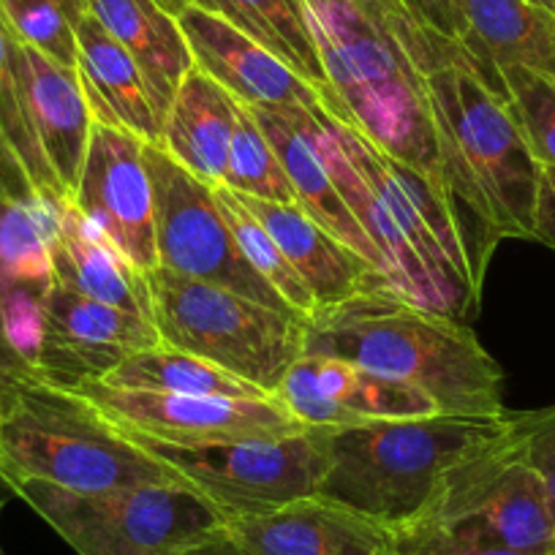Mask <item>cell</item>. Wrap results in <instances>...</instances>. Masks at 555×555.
Masks as SVG:
<instances>
[{"mask_svg":"<svg viewBox=\"0 0 555 555\" xmlns=\"http://www.w3.org/2000/svg\"><path fill=\"white\" fill-rule=\"evenodd\" d=\"M444 185L461 221L468 270L482 295L485 270L504 237L533 240L539 162L509 101L479 79L472 63H447L425 77Z\"/></svg>","mask_w":555,"mask_h":555,"instance_id":"6da1fadb","label":"cell"},{"mask_svg":"<svg viewBox=\"0 0 555 555\" xmlns=\"http://www.w3.org/2000/svg\"><path fill=\"white\" fill-rule=\"evenodd\" d=\"M302 354L338 357L416 387L441 414L504 416V373L461 319L373 289L306 319Z\"/></svg>","mask_w":555,"mask_h":555,"instance_id":"7a4b0ae2","label":"cell"},{"mask_svg":"<svg viewBox=\"0 0 555 555\" xmlns=\"http://www.w3.org/2000/svg\"><path fill=\"white\" fill-rule=\"evenodd\" d=\"M300 3L340 104V122L360 131L384 156L444 185L428 82L400 44L382 3Z\"/></svg>","mask_w":555,"mask_h":555,"instance_id":"3957f363","label":"cell"},{"mask_svg":"<svg viewBox=\"0 0 555 555\" xmlns=\"http://www.w3.org/2000/svg\"><path fill=\"white\" fill-rule=\"evenodd\" d=\"M512 420L515 414H430L319 428L327 468L317 495L400 528L430 509L452 468L504 439Z\"/></svg>","mask_w":555,"mask_h":555,"instance_id":"277c9868","label":"cell"},{"mask_svg":"<svg viewBox=\"0 0 555 555\" xmlns=\"http://www.w3.org/2000/svg\"><path fill=\"white\" fill-rule=\"evenodd\" d=\"M12 479H41L88 495L189 485L133 444L90 400L52 384L25 389L0 414V482Z\"/></svg>","mask_w":555,"mask_h":555,"instance_id":"5b68a950","label":"cell"},{"mask_svg":"<svg viewBox=\"0 0 555 555\" xmlns=\"http://www.w3.org/2000/svg\"><path fill=\"white\" fill-rule=\"evenodd\" d=\"M153 324L162 344L223 367L275 398L302 354L306 319L286 317L223 286L156 267L147 272Z\"/></svg>","mask_w":555,"mask_h":555,"instance_id":"8992f818","label":"cell"},{"mask_svg":"<svg viewBox=\"0 0 555 555\" xmlns=\"http://www.w3.org/2000/svg\"><path fill=\"white\" fill-rule=\"evenodd\" d=\"M79 555H178L227 528L212 501L189 485L74 493L41 479L7 482Z\"/></svg>","mask_w":555,"mask_h":555,"instance_id":"52a82bcc","label":"cell"},{"mask_svg":"<svg viewBox=\"0 0 555 555\" xmlns=\"http://www.w3.org/2000/svg\"><path fill=\"white\" fill-rule=\"evenodd\" d=\"M122 434L172 466L191 488L212 501L227 520L267 515L292 501L317 495L327 468L319 428L284 439H248L205 447L167 444L131 430Z\"/></svg>","mask_w":555,"mask_h":555,"instance_id":"ba28073f","label":"cell"},{"mask_svg":"<svg viewBox=\"0 0 555 555\" xmlns=\"http://www.w3.org/2000/svg\"><path fill=\"white\" fill-rule=\"evenodd\" d=\"M145 164L156 202L158 267L175 275L223 286L286 317H300L245 261L216 202V191L180 167L162 145L145 142Z\"/></svg>","mask_w":555,"mask_h":555,"instance_id":"9c48e42d","label":"cell"},{"mask_svg":"<svg viewBox=\"0 0 555 555\" xmlns=\"http://www.w3.org/2000/svg\"><path fill=\"white\" fill-rule=\"evenodd\" d=\"M423 517L517 553H555L547 490L522 457L517 414L504 439L447 474Z\"/></svg>","mask_w":555,"mask_h":555,"instance_id":"30bf717a","label":"cell"},{"mask_svg":"<svg viewBox=\"0 0 555 555\" xmlns=\"http://www.w3.org/2000/svg\"><path fill=\"white\" fill-rule=\"evenodd\" d=\"M72 392L90 400L120 430L178 447L284 439L308 430V425H302L278 398H207L122 389L104 382H85Z\"/></svg>","mask_w":555,"mask_h":555,"instance_id":"8fae6325","label":"cell"},{"mask_svg":"<svg viewBox=\"0 0 555 555\" xmlns=\"http://www.w3.org/2000/svg\"><path fill=\"white\" fill-rule=\"evenodd\" d=\"M72 205L139 272L156 270V202L142 139L93 122Z\"/></svg>","mask_w":555,"mask_h":555,"instance_id":"7c38bea8","label":"cell"},{"mask_svg":"<svg viewBox=\"0 0 555 555\" xmlns=\"http://www.w3.org/2000/svg\"><path fill=\"white\" fill-rule=\"evenodd\" d=\"M162 344L151 319L95 302L63 284L44 295V344L39 371L47 384L74 389L101 382L133 351Z\"/></svg>","mask_w":555,"mask_h":555,"instance_id":"4fadbf2b","label":"cell"},{"mask_svg":"<svg viewBox=\"0 0 555 555\" xmlns=\"http://www.w3.org/2000/svg\"><path fill=\"white\" fill-rule=\"evenodd\" d=\"M275 398L308 428H357L382 420L441 414L416 387L338 357L300 354Z\"/></svg>","mask_w":555,"mask_h":555,"instance_id":"5bb4252c","label":"cell"},{"mask_svg":"<svg viewBox=\"0 0 555 555\" xmlns=\"http://www.w3.org/2000/svg\"><path fill=\"white\" fill-rule=\"evenodd\" d=\"M311 128L335 189L344 196L351 216L357 218L362 232L371 237L373 248L382 256L384 286H387L392 295L403 297L405 302H414V306L428 308V311L444 313V317L452 319L466 317V308H463L455 297L447 295V292L441 289L439 281L430 275L425 261L420 259L416 248L409 243L403 229H400L398 218L392 216V210L384 205L382 196L373 191V185L362 178L360 169L351 164V158L346 156L344 147L338 145L335 133L330 131L327 109H324V106L311 112Z\"/></svg>","mask_w":555,"mask_h":555,"instance_id":"9a60e30c","label":"cell"},{"mask_svg":"<svg viewBox=\"0 0 555 555\" xmlns=\"http://www.w3.org/2000/svg\"><path fill=\"white\" fill-rule=\"evenodd\" d=\"M194 66L248 106H302L319 109L322 95L281 57L245 36L234 25L202 7H189L178 17Z\"/></svg>","mask_w":555,"mask_h":555,"instance_id":"2e32d148","label":"cell"},{"mask_svg":"<svg viewBox=\"0 0 555 555\" xmlns=\"http://www.w3.org/2000/svg\"><path fill=\"white\" fill-rule=\"evenodd\" d=\"M245 555H392V528L322 495L227 520Z\"/></svg>","mask_w":555,"mask_h":555,"instance_id":"e0dca14e","label":"cell"},{"mask_svg":"<svg viewBox=\"0 0 555 555\" xmlns=\"http://www.w3.org/2000/svg\"><path fill=\"white\" fill-rule=\"evenodd\" d=\"M12 52L20 90L41 153L68 199H74L93 131V115L77 68L61 66L41 52L20 44L17 39H12Z\"/></svg>","mask_w":555,"mask_h":555,"instance_id":"ac0fdd59","label":"cell"},{"mask_svg":"<svg viewBox=\"0 0 555 555\" xmlns=\"http://www.w3.org/2000/svg\"><path fill=\"white\" fill-rule=\"evenodd\" d=\"M256 122L264 131L267 142L275 151L278 162L289 178L295 199L319 227L327 229L333 237L349 245L351 250L371 261L382 275V256L373 248L371 237L362 232L357 218L351 216L349 205L335 189L330 169L319 153L317 139L311 128V112L302 106H250Z\"/></svg>","mask_w":555,"mask_h":555,"instance_id":"d6986e66","label":"cell"},{"mask_svg":"<svg viewBox=\"0 0 555 555\" xmlns=\"http://www.w3.org/2000/svg\"><path fill=\"white\" fill-rule=\"evenodd\" d=\"M237 199L264 223L313 295L317 308L335 306L373 289H387L371 261L319 227L300 205H281L243 194H237Z\"/></svg>","mask_w":555,"mask_h":555,"instance_id":"ffe728a7","label":"cell"},{"mask_svg":"<svg viewBox=\"0 0 555 555\" xmlns=\"http://www.w3.org/2000/svg\"><path fill=\"white\" fill-rule=\"evenodd\" d=\"M463 50L488 88L506 99L504 68H528L555 79V12L531 0H461Z\"/></svg>","mask_w":555,"mask_h":555,"instance_id":"44dd1931","label":"cell"},{"mask_svg":"<svg viewBox=\"0 0 555 555\" xmlns=\"http://www.w3.org/2000/svg\"><path fill=\"white\" fill-rule=\"evenodd\" d=\"M90 14L133 57L145 79L158 126H164L180 85L194 68V55L178 17L158 7L156 0H90Z\"/></svg>","mask_w":555,"mask_h":555,"instance_id":"7402d4cb","label":"cell"},{"mask_svg":"<svg viewBox=\"0 0 555 555\" xmlns=\"http://www.w3.org/2000/svg\"><path fill=\"white\" fill-rule=\"evenodd\" d=\"M77 77L93 122L131 131L147 145L162 142V126L142 72L90 12L77 28Z\"/></svg>","mask_w":555,"mask_h":555,"instance_id":"603a6c76","label":"cell"},{"mask_svg":"<svg viewBox=\"0 0 555 555\" xmlns=\"http://www.w3.org/2000/svg\"><path fill=\"white\" fill-rule=\"evenodd\" d=\"M234 104L237 99L229 90L194 66L180 85L162 126L158 145L210 189L223 185L227 175Z\"/></svg>","mask_w":555,"mask_h":555,"instance_id":"cb8c5ba5","label":"cell"},{"mask_svg":"<svg viewBox=\"0 0 555 555\" xmlns=\"http://www.w3.org/2000/svg\"><path fill=\"white\" fill-rule=\"evenodd\" d=\"M52 264L57 284L153 322V300L145 272L122 259L115 245L95 232L72 202L63 216L61 240L52 248Z\"/></svg>","mask_w":555,"mask_h":555,"instance_id":"d4e9b609","label":"cell"},{"mask_svg":"<svg viewBox=\"0 0 555 555\" xmlns=\"http://www.w3.org/2000/svg\"><path fill=\"white\" fill-rule=\"evenodd\" d=\"M196 7L223 17L281 57L286 66L295 68L308 85L319 90L324 109L340 120V104L327 82L300 0H196Z\"/></svg>","mask_w":555,"mask_h":555,"instance_id":"484cf974","label":"cell"},{"mask_svg":"<svg viewBox=\"0 0 555 555\" xmlns=\"http://www.w3.org/2000/svg\"><path fill=\"white\" fill-rule=\"evenodd\" d=\"M72 199L34 194L25 202L0 199V286L23 284L50 292L55 284L52 248L63 232Z\"/></svg>","mask_w":555,"mask_h":555,"instance_id":"4316f807","label":"cell"},{"mask_svg":"<svg viewBox=\"0 0 555 555\" xmlns=\"http://www.w3.org/2000/svg\"><path fill=\"white\" fill-rule=\"evenodd\" d=\"M109 387L151 389V392L207 395V398H270L254 384L232 376L212 362L199 360L189 351L158 344L153 349L133 351L112 373L101 378Z\"/></svg>","mask_w":555,"mask_h":555,"instance_id":"83f0119b","label":"cell"},{"mask_svg":"<svg viewBox=\"0 0 555 555\" xmlns=\"http://www.w3.org/2000/svg\"><path fill=\"white\" fill-rule=\"evenodd\" d=\"M216 202L223 212V221L229 223L234 234V243L243 250L245 261L264 278L267 284L284 297L302 319L311 317L317 311V300L308 292V286L302 284V278L297 275L295 267L289 264V259L284 256V250L278 248L275 240L270 237V232L264 229V223L237 199L234 191H229L227 185H218Z\"/></svg>","mask_w":555,"mask_h":555,"instance_id":"f1b7e54d","label":"cell"},{"mask_svg":"<svg viewBox=\"0 0 555 555\" xmlns=\"http://www.w3.org/2000/svg\"><path fill=\"white\" fill-rule=\"evenodd\" d=\"M90 0H0V23L12 39L66 68H77V28Z\"/></svg>","mask_w":555,"mask_h":555,"instance_id":"f546056e","label":"cell"},{"mask_svg":"<svg viewBox=\"0 0 555 555\" xmlns=\"http://www.w3.org/2000/svg\"><path fill=\"white\" fill-rule=\"evenodd\" d=\"M223 185L234 194L254 196V199L297 205L284 167L267 142L261 126L256 122L250 106L243 101L234 104V133L232 145H229Z\"/></svg>","mask_w":555,"mask_h":555,"instance_id":"4dcf8cb0","label":"cell"},{"mask_svg":"<svg viewBox=\"0 0 555 555\" xmlns=\"http://www.w3.org/2000/svg\"><path fill=\"white\" fill-rule=\"evenodd\" d=\"M0 131L9 139V145L17 153L20 162H23L34 189L39 194H52L68 199L61 180L55 178V172L47 164L44 153L39 147V139L34 133V126H30L28 106H25L17 68H14L12 36L3 28V23H0Z\"/></svg>","mask_w":555,"mask_h":555,"instance_id":"1f68e13d","label":"cell"},{"mask_svg":"<svg viewBox=\"0 0 555 555\" xmlns=\"http://www.w3.org/2000/svg\"><path fill=\"white\" fill-rule=\"evenodd\" d=\"M515 120L539 167H555V79L528 68L501 72Z\"/></svg>","mask_w":555,"mask_h":555,"instance_id":"d6a6232c","label":"cell"},{"mask_svg":"<svg viewBox=\"0 0 555 555\" xmlns=\"http://www.w3.org/2000/svg\"><path fill=\"white\" fill-rule=\"evenodd\" d=\"M392 555H533L506 550L482 537L430 520V517H416L405 526L392 528Z\"/></svg>","mask_w":555,"mask_h":555,"instance_id":"836d02e7","label":"cell"},{"mask_svg":"<svg viewBox=\"0 0 555 555\" xmlns=\"http://www.w3.org/2000/svg\"><path fill=\"white\" fill-rule=\"evenodd\" d=\"M44 295L47 292L23 284L0 286L3 333L9 346L34 367H39L41 344H44Z\"/></svg>","mask_w":555,"mask_h":555,"instance_id":"e575fe53","label":"cell"},{"mask_svg":"<svg viewBox=\"0 0 555 555\" xmlns=\"http://www.w3.org/2000/svg\"><path fill=\"white\" fill-rule=\"evenodd\" d=\"M517 436H520L522 457L547 490L550 512L555 520V405L517 414Z\"/></svg>","mask_w":555,"mask_h":555,"instance_id":"d590c367","label":"cell"},{"mask_svg":"<svg viewBox=\"0 0 555 555\" xmlns=\"http://www.w3.org/2000/svg\"><path fill=\"white\" fill-rule=\"evenodd\" d=\"M47 384L39 367L25 362L17 351L9 346L7 333H3V322H0V414L30 387Z\"/></svg>","mask_w":555,"mask_h":555,"instance_id":"8d00e7d4","label":"cell"},{"mask_svg":"<svg viewBox=\"0 0 555 555\" xmlns=\"http://www.w3.org/2000/svg\"><path fill=\"white\" fill-rule=\"evenodd\" d=\"M398 3L411 17L420 20L425 28L436 30L444 39L461 44L463 36H466V20H463L461 0H398Z\"/></svg>","mask_w":555,"mask_h":555,"instance_id":"74e56055","label":"cell"},{"mask_svg":"<svg viewBox=\"0 0 555 555\" xmlns=\"http://www.w3.org/2000/svg\"><path fill=\"white\" fill-rule=\"evenodd\" d=\"M34 194H39V191L34 189L23 162H20L17 153L9 145V139L0 131V199L25 202Z\"/></svg>","mask_w":555,"mask_h":555,"instance_id":"f35d334b","label":"cell"},{"mask_svg":"<svg viewBox=\"0 0 555 555\" xmlns=\"http://www.w3.org/2000/svg\"><path fill=\"white\" fill-rule=\"evenodd\" d=\"M533 240L555 250V167L539 172L537 210H533Z\"/></svg>","mask_w":555,"mask_h":555,"instance_id":"ab89813d","label":"cell"},{"mask_svg":"<svg viewBox=\"0 0 555 555\" xmlns=\"http://www.w3.org/2000/svg\"><path fill=\"white\" fill-rule=\"evenodd\" d=\"M178 555H245V553L237 547V542L229 537L227 528H223V531L212 533V537H207V539H202V542L191 544V547L180 550Z\"/></svg>","mask_w":555,"mask_h":555,"instance_id":"60d3db41","label":"cell"},{"mask_svg":"<svg viewBox=\"0 0 555 555\" xmlns=\"http://www.w3.org/2000/svg\"><path fill=\"white\" fill-rule=\"evenodd\" d=\"M158 7L162 9H167L169 14H172V17H180V14L185 12V9L189 7H194L196 0H156Z\"/></svg>","mask_w":555,"mask_h":555,"instance_id":"b9f144b4","label":"cell"},{"mask_svg":"<svg viewBox=\"0 0 555 555\" xmlns=\"http://www.w3.org/2000/svg\"><path fill=\"white\" fill-rule=\"evenodd\" d=\"M531 3H537V7H544V9H550V12H555V0H531Z\"/></svg>","mask_w":555,"mask_h":555,"instance_id":"7bdbcfd3","label":"cell"},{"mask_svg":"<svg viewBox=\"0 0 555 555\" xmlns=\"http://www.w3.org/2000/svg\"><path fill=\"white\" fill-rule=\"evenodd\" d=\"M0 512H3V499H0Z\"/></svg>","mask_w":555,"mask_h":555,"instance_id":"ee69618b","label":"cell"},{"mask_svg":"<svg viewBox=\"0 0 555 555\" xmlns=\"http://www.w3.org/2000/svg\"><path fill=\"white\" fill-rule=\"evenodd\" d=\"M0 555H7V553H3V550H0Z\"/></svg>","mask_w":555,"mask_h":555,"instance_id":"f6af8a7d","label":"cell"}]
</instances>
